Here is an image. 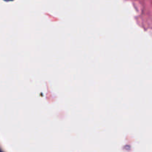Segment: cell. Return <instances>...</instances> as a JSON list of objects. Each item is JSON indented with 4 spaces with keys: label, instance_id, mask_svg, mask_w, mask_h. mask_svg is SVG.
I'll list each match as a JSON object with an SVG mask.
<instances>
[{
    "label": "cell",
    "instance_id": "1",
    "mask_svg": "<svg viewBox=\"0 0 152 152\" xmlns=\"http://www.w3.org/2000/svg\"><path fill=\"white\" fill-rule=\"evenodd\" d=\"M0 152H1V151H0Z\"/></svg>",
    "mask_w": 152,
    "mask_h": 152
}]
</instances>
